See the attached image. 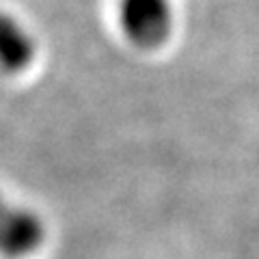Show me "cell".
<instances>
[{
	"label": "cell",
	"mask_w": 259,
	"mask_h": 259,
	"mask_svg": "<svg viewBox=\"0 0 259 259\" xmlns=\"http://www.w3.org/2000/svg\"><path fill=\"white\" fill-rule=\"evenodd\" d=\"M171 0H121V26L139 48H158L173 30Z\"/></svg>",
	"instance_id": "1"
},
{
	"label": "cell",
	"mask_w": 259,
	"mask_h": 259,
	"mask_svg": "<svg viewBox=\"0 0 259 259\" xmlns=\"http://www.w3.org/2000/svg\"><path fill=\"white\" fill-rule=\"evenodd\" d=\"M44 236L41 218L0 194V255L9 259L28 257L41 246Z\"/></svg>",
	"instance_id": "2"
},
{
	"label": "cell",
	"mask_w": 259,
	"mask_h": 259,
	"mask_svg": "<svg viewBox=\"0 0 259 259\" xmlns=\"http://www.w3.org/2000/svg\"><path fill=\"white\" fill-rule=\"evenodd\" d=\"M35 59V41L30 32L9 13L0 11V67L22 71Z\"/></svg>",
	"instance_id": "3"
}]
</instances>
